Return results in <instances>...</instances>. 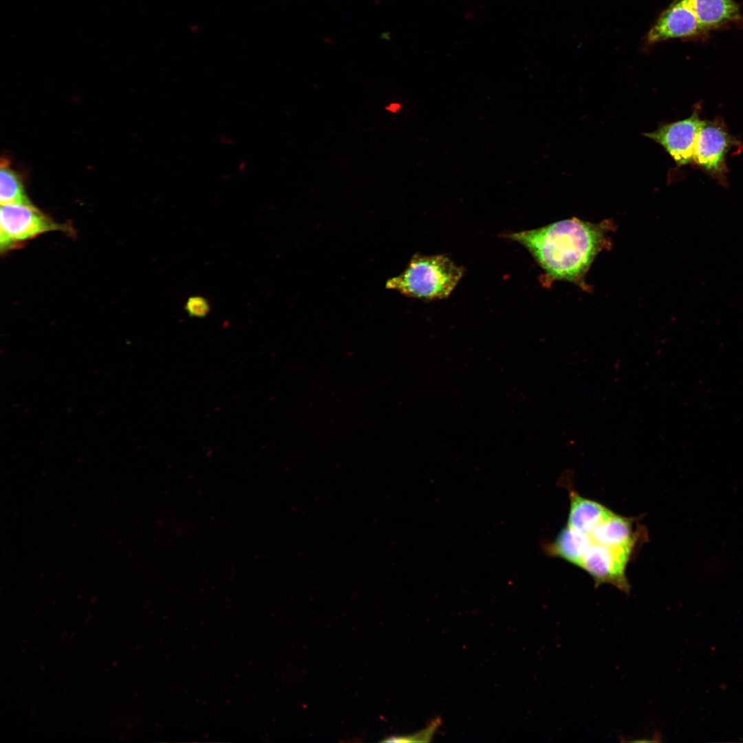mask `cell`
I'll return each mask as SVG.
<instances>
[{
    "mask_svg": "<svg viewBox=\"0 0 743 743\" xmlns=\"http://www.w3.org/2000/svg\"><path fill=\"white\" fill-rule=\"evenodd\" d=\"M607 221L592 223L572 217L541 228L506 234L526 248L545 272L546 281L585 286L597 255L610 244Z\"/></svg>",
    "mask_w": 743,
    "mask_h": 743,
    "instance_id": "cell-1",
    "label": "cell"
},
{
    "mask_svg": "<svg viewBox=\"0 0 743 743\" xmlns=\"http://www.w3.org/2000/svg\"><path fill=\"white\" fill-rule=\"evenodd\" d=\"M464 269L445 255L415 254L406 268L389 279L387 289L424 301L447 298L464 275Z\"/></svg>",
    "mask_w": 743,
    "mask_h": 743,
    "instance_id": "cell-2",
    "label": "cell"
},
{
    "mask_svg": "<svg viewBox=\"0 0 743 743\" xmlns=\"http://www.w3.org/2000/svg\"><path fill=\"white\" fill-rule=\"evenodd\" d=\"M0 222L2 252L43 233L65 230L64 226L54 222L33 204L1 205Z\"/></svg>",
    "mask_w": 743,
    "mask_h": 743,
    "instance_id": "cell-3",
    "label": "cell"
},
{
    "mask_svg": "<svg viewBox=\"0 0 743 743\" xmlns=\"http://www.w3.org/2000/svg\"><path fill=\"white\" fill-rule=\"evenodd\" d=\"M634 550L610 548L592 540L580 568L590 575L596 586L608 583L628 594L630 585L625 572Z\"/></svg>",
    "mask_w": 743,
    "mask_h": 743,
    "instance_id": "cell-4",
    "label": "cell"
},
{
    "mask_svg": "<svg viewBox=\"0 0 743 743\" xmlns=\"http://www.w3.org/2000/svg\"><path fill=\"white\" fill-rule=\"evenodd\" d=\"M703 120L697 111L684 120L659 127L644 135L660 144L676 163L685 165L693 161L698 135Z\"/></svg>",
    "mask_w": 743,
    "mask_h": 743,
    "instance_id": "cell-5",
    "label": "cell"
},
{
    "mask_svg": "<svg viewBox=\"0 0 743 743\" xmlns=\"http://www.w3.org/2000/svg\"><path fill=\"white\" fill-rule=\"evenodd\" d=\"M734 142L720 122L702 121L695 147L693 162L718 177L726 172V156Z\"/></svg>",
    "mask_w": 743,
    "mask_h": 743,
    "instance_id": "cell-6",
    "label": "cell"
},
{
    "mask_svg": "<svg viewBox=\"0 0 743 743\" xmlns=\"http://www.w3.org/2000/svg\"><path fill=\"white\" fill-rule=\"evenodd\" d=\"M706 33L686 0H674L659 16L646 36L648 44L672 39H691Z\"/></svg>",
    "mask_w": 743,
    "mask_h": 743,
    "instance_id": "cell-7",
    "label": "cell"
},
{
    "mask_svg": "<svg viewBox=\"0 0 743 743\" xmlns=\"http://www.w3.org/2000/svg\"><path fill=\"white\" fill-rule=\"evenodd\" d=\"M686 1L706 34L742 21L739 6L733 0Z\"/></svg>",
    "mask_w": 743,
    "mask_h": 743,
    "instance_id": "cell-8",
    "label": "cell"
},
{
    "mask_svg": "<svg viewBox=\"0 0 743 743\" xmlns=\"http://www.w3.org/2000/svg\"><path fill=\"white\" fill-rule=\"evenodd\" d=\"M570 508L566 525L590 535L601 523L615 513L601 503L569 491Z\"/></svg>",
    "mask_w": 743,
    "mask_h": 743,
    "instance_id": "cell-9",
    "label": "cell"
},
{
    "mask_svg": "<svg viewBox=\"0 0 743 743\" xmlns=\"http://www.w3.org/2000/svg\"><path fill=\"white\" fill-rule=\"evenodd\" d=\"M634 519L614 513L590 534L592 541L615 548L634 550L639 531L633 530Z\"/></svg>",
    "mask_w": 743,
    "mask_h": 743,
    "instance_id": "cell-10",
    "label": "cell"
},
{
    "mask_svg": "<svg viewBox=\"0 0 743 743\" xmlns=\"http://www.w3.org/2000/svg\"><path fill=\"white\" fill-rule=\"evenodd\" d=\"M591 543L590 535L566 525L553 541L543 545V550L548 556L560 558L580 568L584 554Z\"/></svg>",
    "mask_w": 743,
    "mask_h": 743,
    "instance_id": "cell-11",
    "label": "cell"
},
{
    "mask_svg": "<svg viewBox=\"0 0 743 743\" xmlns=\"http://www.w3.org/2000/svg\"><path fill=\"white\" fill-rule=\"evenodd\" d=\"M0 202L1 205H32L25 193L21 177L10 167L6 160H2L1 164Z\"/></svg>",
    "mask_w": 743,
    "mask_h": 743,
    "instance_id": "cell-12",
    "label": "cell"
},
{
    "mask_svg": "<svg viewBox=\"0 0 743 743\" xmlns=\"http://www.w3.org/2000/svg\"><path fill=\"white\" fill-rule=\"evenodd\" d=\"M184 309L191 317L203 318L209 313L211 307L209 302L204 297L193 296L187 299Z\"/></svg>",
    "mask_w": 743,
    "mask_h": 743,
    "instance_id": "cell-13",
    "label": "cell"
},
{
    "mask_svg": "<svg viewBox=\"0 0 743 743\" xmlns=\"http://www.w3.org/2000/svg\"><path fill=\"white\" fill-rule=\"evenodd\" d=\"M400 107L399 104L393 103L389 105L386 109L391 112H395Z\"/></svg>",
    "mask_w": 743,
    "mask_h": 743,
    "instance_id": "cell-14",
    "label": "cell"
}]
</instances>
